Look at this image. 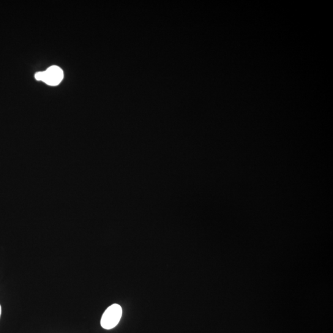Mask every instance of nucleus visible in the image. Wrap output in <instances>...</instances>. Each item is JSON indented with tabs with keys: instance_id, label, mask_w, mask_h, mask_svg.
Listing matches in <instances>:
<instances>
[{
	"instance_id": "f257e3e1",
	"label": "nucleus",
	"mask_w": 333,
	"mask_h": 333,
	"mask_svg": "<svg viewBox=\"0 0 333 333\" xmlns=\"http://www.w3.org/2000/svg\"><path fill=\"white\" fill-rule=\"evenodd\" d=\"M122 315V307L118 304L112 305L103 313L101 319V325L105 329H113L119 323Z\"/></svg>"
},
{
	"instance_id": "7ed1b4c3",
	"label": "nucleus",
	"mask_w": 333,
	"mask_h": 333,
	"mask_svg": "<svg viewBox=\"0 0 333 333\" xmlns=\"http://www.w3.org/2000/svg\"><path fill=\"white\" fill-rule=\"evenodd\" d=\"M43 77V72H39L36 73V74H35V78H36V80H41L42 81Z\"/></svg>"
},
{
	"instance_id": "20e7f679",
	"label": "nucleus",
	"mask_w": 333,
	"mask_h": 333,
	"mask_svg": "<svg viewBox=\"0 0 333 333\" xmlns=\"http://www.w3.org/2000/svg\"><path fill=\"white\" fill-rule=\"evenodd\" d=\"M1 314H2V307H1V305H0V316H1Z\"/></svg>"
},
{
	"instance_id": "f03ea898",
	"label": "nucleus",
	"mask_w": 333,
	"mask_h": 333,
	"mask_svg": "<svg viewBox=\"0 0 333 333\" xmlns=\"http://www.w3.org/2000/svg\"><path fill=\"white\" fill-rule=\"evenodd\" d=\"M63 72L61 68L53 65L43 72L42 81L51 86H58L63 78Z\"/></svg>"
}]
</instances>
